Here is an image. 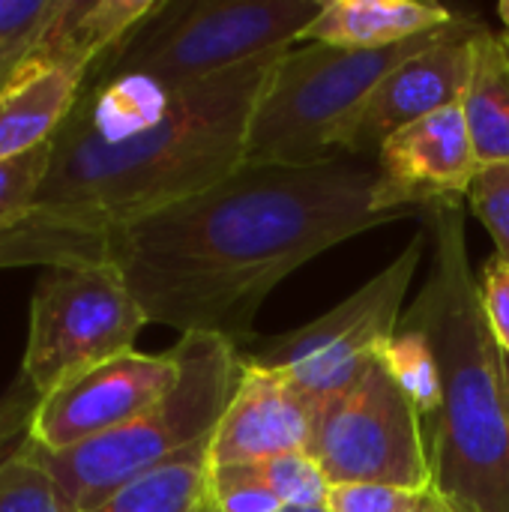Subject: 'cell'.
Segmentation results:
<instances>
[{
    "label": "cell",
    "instance_id": "cell-1",
    "mask_svg": "<svg viewBox=\"0 0 509 512\" xmlns=\"http://www.w3.org/2000/svg\"><path fill=\"white\" fill-rule=\"evenodd\" d=\"M375 159L249 165L156 213L105 231L150 324L180 336L255 339L273 288L327 249L408 213L375 210Z\"/></svg>",
    "mask_w": 509,
    "mask_h": 512
},
{
    "label": "cell",
    "instance_id": "cell-2",
    "mask_svg": "<svg viewBox=\"0 0 509 512\" xmlns=\"http://www.w3.org/2000/svg\"><path fill=\"white\" fill-rule=\"evenodd\" d=\"M285 51L183 87L90 75L51 141L33 213L105 234L225 180Z\"/></svg>",
    "mask_w": 509,
    "mask_h": 512
},
{
    "label": "cell",
    "instance_id": "cell-3",
    "mask_svg": "<svg viewBox=\"0 0 509 512\" xmlns=\"http://www.w3.org/2000/svg\"><path fill=\"white\" fill-rule=\"evenodd\" d=\"M420 216L432 264L402 324L429 336L441 366V408L423 426L432 492L450 512H509L504 363L468 258L465 213L462 204H441Z\"/></svg>",
    "mask_w": 509,
    "mask_h": 512
},
{
    "label": "cell",
    "instance_id": "cell-4",
    "mask_svg": "<svg viewBox=\"0 0 509 512\" xmlns=\"http://www.w3.org/2000/svg\"><path fill=\"white\" fill-rule=\"evenodd\" d=\"M180 378L171 393L132 423L63 453L30 447L51 471L69 512H87L117 489L207 441L219 426L240 372L243 351L216 336H180Z\"/></svg>",
    "mask_w": 509,
    "mask_h": 512
},
{
    "label": "cell",
    "instance_id": "cell-5",
    "mask_svg": "<svg viewBox=\"0 0 509 512\" xmlns=\"http://www.w3.org/2000/svg\"><path fill=\"white\" fill-rule=\"evenodd\" d=\"M324 0H162L90 75L183 87L297 45Z\"/></svg>",
    "mask_w": 509,
    "mask_h": 512
},
{
    "label": "cell",
    "instance_id": "cell-6",
    "mask_svg": "<svg viewBox=\"0 0 509 512\" xmlns=\"http://www.w3.org/2000/svg\"><path fill=\"white\" fill-rule=\"evenodd\" d=\"M441 30L387 48H333L318 42H306L303 48L291 45L270 72L255 105L243 162L312 165L336 159L333 138L348 117L402 60L432 45Z\"/></svg>",
    "mask_w": 509,
    "mask_h": 512
},
{
    "label": "cell",
    "instance_id": "cell-7",
    "mask_svg": "<svg viewBox=\"0 0 509 512\" xmlns=\"http://www.w3.org/2000/svg\"><path fill=\"white\" fill-rule=\"evenodd\" d=\"M144 324H150L147 315L108 258L45 267L30 300L18 378L45 399L78 375L135 351Z\"/></svg>",
    "mask_w": 509,
    "mask_h": 512
},
{
    "label": "cell",
    "instance_id": "cell-8",
    "mask_svg": "<svg viewBox=\"0 0 509 512\" xmlns=\"http://www.w3.org/2000/svg\"><path fill=\"white\" fill-rule=\"evenodd\" d=\"M426 228L366 285L321 318L282 333L255 354H243L249 366L279 372L315 408L348 390L363 369L381 357L405 318V300L423 261Z\"/></svg>",
    "mask_w": 509,
    "mask_h": 512
},
{
    "label": "cell",
    "instance_id": "cell-9",
    "mask_svg": "<svg viewBox=\"0 0 509 512\" xmlns=\"http://www.w3.org/2000/svg\"><path fill=\"white\" fill-rule=\"evenodd\" d=\"M309 456L330 486L381 483L414 492L432 489L423 420L381 357L348 390L318 408Z\"/></svg>",
    "mask_w": 509,
    "mask_h": 512
},
{
    "label": "cell",
    "instance_id": "cell-10",
    "mask_svg": "<svg viewBox=\"0 0 509 512\" xmlns=\"http://www.w3.org/2000/svg\"><path fill=\"white\" fill-rule=\"evenodd\" d=\"M486 30L477 15L459 12L441 36L402 60L348 117V123L333 138V153L348 159H375L381 144L402 126L423 120L441 108L462 105L471 66L474 39Z\"/></svg>",
    "mask_w": 509,
    "mask_h": 512
},
{
    "label": "cell",
    "instance_id": "cell-11",
    "mask_svg": "<svg viewBox=\"0 0 509 512\" xmlns=\"http://www.w3.org/2000/svg\"><path fill=\"white\" fill-rule=\"evenodd\" d=\"M177 378L180 363L174 348L165 354L126 351L45 396L27 444L42 453H63L102 438L162 402Z\"/></svg>",
    "mask_w": 509,
    "mask_h": 512
},
{
    "label": "cell",
    "instance_id": "cell-12",
    "mask_svg": "<svg viewBox=\"0 0 509 512\" xmlns=\"http://www.w3.org/2000/svg\"><path fill=\"white\" fill-rule=\"evenodd\" d=\"M375 168L378 213H423L462 204L483 165L462 105H450L393 132L375 153Z\"/></svg>",
    "mask_w": 509,
    "mask_h": 512
},
{
    "label": "cell",
    "instance_id": "cell-13",
    "mask_svg": "<svg viewBox=\"0 0 509 512\" xmlns=\"http://www.w3.org/2000/svg\"><path fill=\"white\" fill-rule=\"evenodd\" d=\"M318 408L279 372L249 366L210 435V465H255L291 453H309Z\"/></svg>",
    "mask_w": 509,
    "mask_h": 512
},
{
    "label": "cell",
    "instance_id": "cell-14",
    "mask_svg": "<svg viewBox=\"0 0 509 512\" xmlns=\"http://www.w3.org/2000/svg\"><path fill=\"white\" fill-rule=\"evenodd\" d=\"M459 12L417 0H330L300 42L333 48H387L447 27Z\"/></svg>",
    "mask_w": 509,
    "mask_h": 512
},
{
    "label": "cell",
    "instance_id": "cell-15",
    "mask_svg": "<svg viewBox=\"0 0 509 512\" xmlns=\"http://www.w3.org/2000/svg\"><path fill=\"white\" fill-rule=\"evenodd\" d=\"M84 84V75L63 69L15 78L0 93V162L51 144L72 114Z\"/></svg>",
    "mask_w": 509,
    "mask_h": 512
},
{
    "label": "cell",
    "instance_id": "cell-16",
    "mask_svg": "<svg viewBox=\"0 0 509 512\" xmlns=\"http://www.w3.org/2000/svg\"><path fill=\"white\" fill-rule=\"evenodd\" d=\"M462 111L480 165L509 162V36L483 30L474 39L471 84Z\"/></svg>",
    "mask_w": 509,
    "mask_h": 512
},
{
    "label": "cell",
    "instance_id": "cell-17",
    "mask_svg": "<svg viewBox=\"0 0 509 512\" xmlns=\"http://www.w3.org/2000/svg\"><path fill=\"white\" fill-rule=\"evenodd\" d=\"M87 512H219L210 498V438L117 489Z\"/></svg>",
    "mask_w": 509,
    "mask_h": 512
},
{
    "label": "cell",
    "instance_id": "cell-18",
    "mask_svg": "<svg viewBox=\"0 0 509 512\" xmlns=\"http://www.w3.org/2000/svg\"><path fill=\"white\" fill-rule=\"evenodd\" d=\"M105 234L66 225L45 213H30L24 222L0 231V270L9 267H54L63 261H102Z\"/></svg>",
    "mask_w": 509,
    "mask_h": 512
},
{
    "label": "cell",
    "instance_id": "cell-19",
    "mask_svg": "<svg viewBox=\"0 0 509 512\" xmlns=\"http://www.w3.org/2000/svg\"><path fill=\"white\" fill-rule=\"evenodd\" d=\"M381 360L426 426L441 408V366L429 336L417 327L399 324L396 336L381 351Z\"/></svg>",
    "mask_w": 509,
    "mask_h": 512
},
{
    "label": "cell",
    "instance_id": "cell-20",
    "mask_svg": "<svg viewBox=\"0 0 509 512\" xmlns=\"http://www.w3.org/2000/svg\"><path fill=\"white\" fill-rule=\"evenodd\" d=\"M0 512H69L51 471L27 444L0 465Z\"/></svg>",
    "mask_w": 509,
    "mask_h": 512
},
{
    "label": "cell",
    "instance_id": "cell-21",
    "mask_svg": "<svg viewBox=\"0 0 509 512\" xmlns=\"http://www.w3.org/2000/svg\"><path fill=\"white\" fill-rule=\"evenodd\" d=\"M60 0H0V93L9 87L15 69L57 15Z\"/></svg>",
    "mask_w": 509,
    "mask_h": 512
},
{
    "label": "cell",
    "instance_id": "cell-22",
    "mask_svg": "<svg viewBox=\"0 0 509 512\" xmlns=\"http://www.w3.org/2000/svg\"><path fill=\"white\" fill-rule=\"evenodd\" d=\"M261 483L279 498L282 507H321L327 504L330 483L309 453H291L270 462H255Z\"/></svg>",
    "mask_w": 509,
    "mask_h": 512
},
{
    "label": "cell",
    "instance_id": "cell-23",
    "mask_svg": "<svg viewBox=\"0 0 509 512\" xmlns=\"http://www.w3.org/2000/svg\"><path fill=\"white\" fill-rule=\"evenodd\" d=\"M48 162H51V144L0 162V231L24 222L33 213L39 186L48 174Z\"/></svg>",
    "mask_w": 509,
    "mask_h": 512
},
{
    "label": "cell",
    "instance_id": "cell-24",
    "mask_svg": "<svg viewBox=\"0 0 509 512\" xmlns=\"http://www.w3.org/2000/svg\"><path fill=\"white\" fill-rule=\"evenodd\" d=\"M468 204L495 240V255L509 264V162L480 168L468 189Z\"/></svg>",
    "mask_w": 509,
    "mask_h": 512
},
{
    "label": "cell",
    "instance_id": "cell-25",
    "mask_svg": "<svg viewBox=\"0 0 509 512\" xmlns=\"http://www.w3.org/2000/svg\"><path fill=\"white\" fill-rule=\"evenodd\" d=\"M210 498L219 512H279V498L261 483L255 465H210Z\"/></svg>",
    "mask_w": 509,
    "mask_h": 512
},
{
    "label": "cell",
    "instance_id": "cell-26",
    "mask_svg": "<svg viewBox=\"0 0 509 512\" xmlns=\"http://www.w3.org/2000/svg\"><path fill=\"white\" fill-rule=\"evenodd\" d=\"M429 492V489H426ZM426 492L381 486V483H339L327 492L330 512H411Z\"/></svg>",
    "mask_w": 509,
    "mask_h": 512
},
{
    "label": "cell",
    "instance_id": "cell-27",
    "mask_svg": "<svg viewBox=\"0 0 509 512\" xmlns=\"http://www.w3.org/2000/svg\"><path fill=\"white\" fill-rule=\"evenodd\" d=\"M39 402L42 396L24 378H15L6 393H0V465L27 444Z\"/></svg>",
    "mask_w": 509,
    "mask_h": 512
},
{
    "label": "cell",
    "instance_id": "cell-28",
    "mask_svg": "<svg viewBox=\"0 0 509 512\" xmlns=\"http://www.w3.org/2000/svg\"><path fill=\"white\" fill-rule=\"evenodd\" d=\"M480 303H483L486 324L492 330V339H495L501 357L509 360V264H504L498 255H492L483 264Z\"/></svg>",
    "mask_w": 509,
    "mask_h": 512
},
{
    "label": "cell",
    "instance_id": "cell-29",
    "mask_svg": "<svg viewBox=\"0 0 509 512\" xmlns=\"http://www.w3.org/2000/svg\"><path fill=\"white\" fill-rule=\"evenodd\" d=\"M411 512H450V510H447V507H444V501H441V498H438V495L429 489V492L420 498V504H417V507H414Z\"/></svg>",
    "mask_w": 509,
    "mask_h": 512
},
{
    "label": "cell",
    "instance_id": "cell-30",
    "mask_svg": "<svg viewBox=\"0 0 509 512\" xmlns=\"http://www.w3.org/2000/svg\"><path fill=\"white\" fill-rule=\"evenodd\" d=\"M498 18H501V24H504V30H507L509 36V0L498 3Z\"/></svg>",
    "mask_w": 509,
    "mask_h": 512
},
{
    "label": "cell",
    "instance_id": "cell-31",
    "mask_svg": "<svg viewBox=\"0 0 509 512\" xmlns=\"http://www.w3.org/2000/svg\"><path fill=\"white\" fill-rule=\"evenodd\" d=\"M279 512H330V510H327V504H321V507H282Z\"/></svg>",
    "mask_w": 509,
    "mask_h": 512
},
{
    "label": "cell",
    "instance_id": "cell-32",
    "mask_svg": "<svg viewBox=\"0 0 509 512\" xmlns=\"http://www.w3.org/2000/svg\"><path fill=\"white\" fill-rule=\"evenodd\" d=\"M501 363H504V390H507V417H509V360L507 357H501Z\"/></svg>",
    "mask_w": 509,
    "mask_h": 512
}]
</instances>
